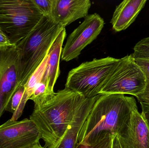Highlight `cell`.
<instances>
[{"label": "cell", "instance_id": "obj_3", "mask_svg": "<svg viewBox=\"0 0 149 148\" xmlns=\"http://www.w3.org/2000/svg\"><path fill=\"white\" fill-rule=\"evenodd\" d=\"M65 28L44 16L30 33L16 45L17 50L18 88L24 86L48 54L58 34Z\"/></svg>", "mask_w": 149, "mask_h": 148}, {"label": "cell", "instance_id": "obj_12", "mask_svg": "<svg viewBox=\"0 0 149 148\" xmlns=\"http://www.w3.org/2000/svg\"><path fill=\"white\" fill-rule=\"evenodd\" d=\"M66 36L65 28H64L58 34L50 47L47 54V59L45 70L42 79L47 85L48 90L50 93H54L55 83L60 74V57L63 44Z\"/></svg>", "mask_w": 149, "mask_h": 148}, {"label": "cell", "instance_id": "obj_21", "mask_svg": "<svg viewBox=\"0 0 149 148\" xmlns=\"http://www.w3.org/2000/svg\"><path fill=\"white\" fill-rule=\"evenodd\" d=\"M142 114L143 115V117H144V119L146 120V122H147V123H148L149 127V112L144 113V114L142 113Z\"/></svg>", "mask_w": 149, "mask_h": 148}, {"label": "cell", "instance_id": "obj_15", "mask_svg": "<svg viewBox=\"0 0 149 148\" xmlns=\"http://www.w3.org/2000/svg\"><path fill=\"white\" fill-rule=\"evenodd\" d=\"M115 136L109 134L92 145L77 143L74 148H113V140Z\"/></svg>", "mask_w": 149, "mask_h": 148}, {"label": "cell", "instance_id": "obj_18", "mask_svg": "<svg viewBox=\"0 0 149 148\" xmlns=\"http://www.w3.org/2000/svg\"><path fill=\"white\" fill-rule=\"evenodd\" d=\"M136 97L141 104L142 110V113L149 112V85L146 86L144 91Z\"/></svg>", "mask_w": 149, "mask_h": 148}, {"label": "cell", "instance_id": "obj_22", "mask_svg": "<svg viewBox=\"0 0 149 148\" xmlns=\"http://www.w3.org/2000/svg\"><path fill=\"white\" fill-rule=\"evenodd\" d=\"M27 148H45L42 147L41 145H40V142L39 143H37V144H35V145H33V146H31V147H29Z\"/></svg>", "mask_w": 149, "mask_h": 148}, {"label": "cell", "instance_id": "obj_19", "mask_svg": "<svg viewBox=\"0 0 149 148\" xmlns=\"http://www.w3.org/2000/svg\"><path fill=\"white\" fill-rule=\"evenodd\" d=\"M15 45L11 43L6 34L0 28V48H6Z\"/></svg>", "mask_w": 149, "mask_h": 148}, {"label": "cell", "instance_id": "obj_14", "mask_svg": "<svg viewBox=\"0 0 149 148\" xmlns=\"http://www.w3.org/2000/svg\"><path fill=\"white\" fill-rule=\"evenodd\" d=\"M147 0H124L116 6L111 23L113 29L120 32L127 28L144 8Z\"/></svg>", "mask_w": 149, "mask_h": 148}, {"label": "cell", "instance_id": "obj_10", "mask_svg": "<svg viewBox=\"0 0 149 148\" xmlns=\"http://www.w3.org/2000/svg\"><path fill=\"white\" fill-rule=\"evenodd\" d=\"M116 136L121 148H149V127L138 109L132 112Z\"/></svg>", "mask_w": 149, "mask_h": 148}, {"label": "cell", "instance_id": "obj_8", "mask_svg": "<svg viewBox=\"0 0 149 148\" xmlns=\"http://www.w3.org/2000/svg\"><path fill=\"white\" fill-rule=\"evenodd\" d=\"M40 133L30 119L12 121L0 126V148H27L39 143Z\"/></svg>", "mask_w": 149, "mask_h": 148}, {"label": "cell", "instance_id": "obj_4", "mask_svg": "<svg viewBox=\"0 0 149 148\" xmlns=\"http://www.w3.org/2000/svg\"><path fill=\"white\" fill-rule=\"evenodd\" d=\"M43 16L33 0H0V28L15 46Z\"/></svg>", "mask_w": 149, "mask_h": 148}, {"label": "cell", "instance_id": "obj_13", "mask_svg": "<svg viewBox=\"0 0 149 148\" xmlns=\"http://www.w3.org/2000/svg\"><path fill=\"white\" fill-rule=\"evenodd\" d=\"M99 95L86 98L75 113L72 121L56 148H74L78 143V136L93 105Z\"/></svg>", "mask_w": 149, "mask_h": 148}, {"label": "cell", "instance_id": "obj_7", "mask_svg": "<svg viewBox=\"0 0 149 148\" xmlns=\"http://www.w3.org/2000/svg\"><path fill=\"white\" fill-rule=\"evenodd\" d=\"M104 20L95 13L88 15L69 35L61 54L62 61H69L78 57L81 51L94 41L104 27Z\"/></svg>", "mask_w": 149, "mask_h": 148}, {"label": "cell", "instance_id": "obj_20", "mask_svg": "<svg viewBox=\"0 0 149 148\" xmlns=\"http://www.w3.org/2000/svg\"><path fill=\"white\" fill-rule=\"evenodd\" d=\"M113 148H121L118 137L116 135L114 137L113 140Z\"/></svg>", "mask_w": 149, "mask_h": 148}, {"label": "cell", "instance_id": "obj_2", "mask_svg": "<svg viewBox=\"0 0 149 148\" xmlns=\"http://www.w3.org/2000/svg\"><path fill=\"white\" fill-rule=\"evenodd\" d=\"M86 98L65 87L45 104L34 108L30 119L35 123L45 148H56Z\"/></svg>", "mask_w": 149, "mask_h": 148}, {"label": "cell", "instance_id": "obj_11", "mask_svg": "<svg viewBox=\"0 0 149 148\" xmlns=\"http://www.w3.org/2000/svg\"><path fill=\"white\" fill-rule=\"evenodd\" d=\"M89 0H53L51 18L64 28L88 15Z\"/></svg>", "mask_w": 149, "mask_h": 148}, {"label": "cell", "instance_id": "obj_1", "mask_svg": "<svg viewBox=\"0 0 149 148\" xmlns=\"http://www.w3.org/2000/svg\"><path fill=\"white\" fill-rule=\"evenodd\" d=\"M136 109V101L132 96L99 95L81 129L78 143L92 145L109 134L117 135Z\"/></svg>", "mask_w": 149, "mask_h": 148}, {"label": "cell", "instance_id": "obj_6", "mask_svg": "<svg viewBox=\"0 0 149 148\" xmlns=\"http://www.w3.org/2000/svg\"><path fill=\"white\" fill-rule=\"evenodd\" d=\"M146 78L133 54L120 59L100 95L129 94L136 97L145 90Z\"/></svg>", "mask_w": 149, "mask_h": 148}, {"label": "cell", "instance_id": "obj_16", "mask_svg": "<svg viewBox=\"0 0 149 148\" xmlns=\"http://www.w3.org/2000/svg\"><path fill=\"white\" fill-rule=\"evenodd\" d=\"M24 90V86L20 87L17 89L8 104L5 110L6 111H8L12 114L15 112L22 103Z\"/></svg>", "mask_w": 149, "mask_h": 148}, {"label": "cell", "instance_id": "obj_5", "mask_svg": "<svg viewBox=\"0 0 149 148\" xmlns=\"http://www.w3.org/2000/svg\"><path fill=\"white\" fill-rule=\"evenodd\" d=\"M120 60L108 56L83 63L70 71L65 87L85 98L99 95Z\"/></svg>", "mask_w": 149, "mask_h": 148}, {"label": "cell", "instance_id": "obj_17", "mask_svg": "<svg viewBox=\"0 0 149 148\" xmlns=\"http://www.w3.org/2000/svg\"><path fill=\"white\" fill-rule=\"evenodd\" d=\"M44 16L50 17L53 0H33Z\"/></svg>", "mask_w": 149, "mask_h": 148}, {"label": "cell", "instance_id": "obj_9", "mask_svg": "<svg viewBox=\"0 0 149 148\" xmlns=\"http://www.w3.org/2000/svg\"><path fill=\"white\" fill-rule=\"evenodd\" d=\"M16 46L0 48V119L18 89Z\"/></svg>", "mask_w": 149, "mask_h": 148}]
</instances>
